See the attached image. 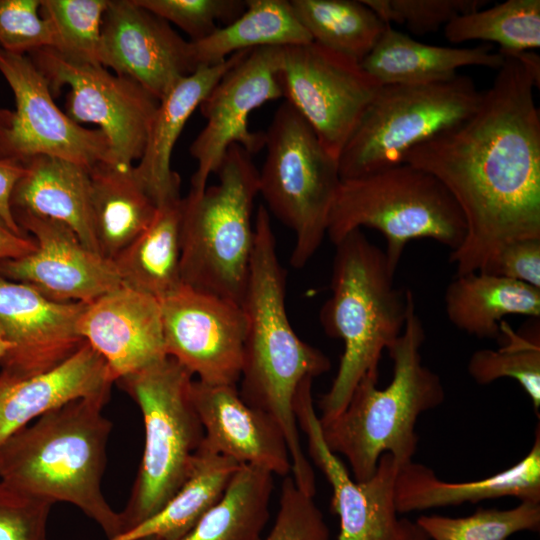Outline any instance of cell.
<instances>
[{"instance_id": "6da1fadb", "label": "cell", "mask_w": 540, "mask_h": 540, "mask_svg": "<svg viewBox=\"0 0 540 540\" xmlns=\"http://www.w3.org/2000/svg\"><path fill=\"white\" fill-rule=\"evenodd\" d=\"M504 61L476 111L411 148L408 163L435 176L466 225L450 253L456 275L486 272L508 243L540 238V113L535 85L514 57Z\"/></svg>"}, {"instance_id": "7a4b0ae2", "label": "cell", "mask_w": 540, "mask_h": 540, "mask_svg": "<svg viewBox=\"0 0 540 540\" xmlns=\"http://www.w3.org/2000/svg\"><path fill=\"white\" fill-rule=\"evenodd\" d=\"M254 247L242 308L247 317L241 398L271 415L285 436L292 478L304 493H316L315 474L306 457L293 409L300 383L331 369L330 359L301 340L292 328L285 305L286 273L277 251L270 213L261 204L254 218Z\"/></svg>"}, {"instance_id": "3957f363", "label": "cell", "mask_w": 540, "mask_h": 540, "mask_svg": "<svg viewBox=\"0 0 540 540\" xmlns=\"http://www.w3.org/2000/svg\"><path fill=\"white\" fill-rule=\"evenodd\" d=\"M110 394L72 400L18 430L0 445V480L32 496L80 509L105 533L121 531L102 479L112 422L104 416Z\"/></svg>"}, {"instance_id": "277c9868", "label": "cell", "mask_w": 540, "mask_h": 540, "mask_svg": "<svg viewBox=\"0 0 540 540\" xmlns=\"http://www.w3.org/2000/svg\"><path fill=\"white\" fill-rule=\"evenodd\" d=\"M425 336L409 290L404 329L387 348L393 363L389 384L380 389L379 374H368L338 415L325 421L319 419L327 447L347 459L353 479L358 482L372 477L383 454L392 455L399 465L412 461L419 441V416L444 401L439 375L422 363L420 349Z\"/></svg>"}, {"instance_id": "5b68a950", "label": "cell", "mask_w": 540, "mask_h": 540, "mask_svg": "<svg viewBox=\"0 0 540 540\" xmlns=\"http://www.w3.org/2000/svg\"><path fill=\"white\" fill-rule=\"evenodd\" d=\"M331 296L320 312L326 334L344 349L330 389L321 396L319 419L338 415L368 374H379L382 352L402 333L409 290L395 287L385 252L361 229L335 244Z\"/></svg>"}, {"instance_id": "8992f818", "label": "cell", "mask_w": 540, "mask_h": 540, "mask_svg": "<svg viewBox=\"0 0 540 540\" xmlns=\"http://www.w3.org/2000/svg\"><path fill=\"white\" fill-rule=\"evenodd\" d=\"M238 144L226 151L218 183L181 200L183 285L242 305L254 247L253 207L259 170Z\"/></svg>"}, {"instance_id": "52a82bcc", "label": "cell", "mask_w": 540, "mask_h": 540, "mask_svg": "<svg viewBox=\"0 0 540 540\" xmlns=\"http://www.w3.org/2000/svg\"><path fill=\"white\" fill-rule=\"evenodd\" d=\"M193 380L178 361L165 356L116 381L139 406L145 428L138 473L124 509L118 512L120 533L156 514L191 473L204 439L191 399Z\"/></svg>"}, {"instance_id": "ba28073f", "label": "cell", "mask_w": 540, "mask_h": 540, "mask_svg": "<svg viewBox=\"0 0 540 540\" xmlns=\"http://www.w3.org/2000/svg\"><path fill=\"white\" fill-rule=\"evenodd\" d=\"M362 227L385 237L384 252L393 271L410 241L432 239L452 252L466 234L463 215L445 186L427 171L404 162L341 179L326 235L335 245Z\"/></svg>"}, {"instance_id": "9c48e42d", "label": "cell", "mask_w": 540, "mask_h": 540, "mask_svg": "<svg viewBox=\"0 0 540 540\" xmlns=\"http://www.w3.org/2000/svg\"><path fill=\"white\" fill-rule=\"evenodd\" d=\"M266 157L259 194L269 213L295 234L290 263L304 267L326 236L329 214L341 184L338 160L286 100L265 131Z\"/></svg>"}, {"instance_id": "30bf717a", "label": "cell", "mask_w": 540, "mask_h": 540, "mask_svg": "<svg viewBox=\"0 0 540 540\" xmlns=\"http://www.w3.org/2000/svg\"><path fill=\"white\" fill-rule=\"evenodd\" d=\"M482 93L462 74L436 82L382 84L339 156L341 179L402 163L411 148L471 116Z\"/></svg>"}, {"instance_id": "8fae6325", "label": "cell", "mask_w": 540, "mask_h": 540, "mask_svg": "<svg viewBox=\"0 0 540 540\" xmlns=\"http://www.w3.org/2000/svg\"><path fill=\"white\" fill-rule=\"evenodd\" d=\"M278 77L283 97L337 160L382 85L361 63L313 41L281 47Z\"/></svg>"}, {"instance_id": "7c38bea8", "label": "cell", "mask_w": 540, "mask_h": 540, "mask_svg": "<svg viewBox=\"0 0 540 540\" xmlns=\"http://www.w3.org/2000/svg\"><path fill=\"white\" fill-rule=\"evenodd\" d=\"M51 91L67 85L66 114L93 123L107 137L116 167L129 169L143 155L159 100L136 81L101 65L78 64L51 48L30 53Z\"/></svg>"}, {"instance_id": "4fadbf2b", "label": "cell", "mask_w": 540, "mask_h": 540, "mask_svg": "<svg viewBox=\"0 0 540 540\" xmlns=\"http://www.w3.org/2000/svg\"><path fill=\"white\" fill-rule=\"evenodd\" d=\"M0 73L16 104L10 126L0 132V157L53 156L87 170L99 162L115 166L104 133L84 128L58 108L48 80L30 57L0 48Z\"/></svg>"}, {"instance_id": "5bb4252c", "label": "cell", "mask_w": 540, "mask_h": 540, "mask_svg": "<svg viewBox=\"0 0 540 540\" xmlns=\"http://www.w3.org/2000/svg\"><path fill=\"white\" fill-rule=\"evenodd\" d=\"M312 381L307 377L300 383L293 409L297 424L307 437L309 456L333 491L331 509L340 523L336 540H413L418 526L399 518L395 503L399 463L392 455L383 454L372 477L362 482L354 480L324 442L313 405Z\"/></svg>"}, {"instance_id": "9a60e30c", "label": "cell", "mask_w": 540, "mask_h": 540, "mask_svg": "<svg viewBox=\"0 0 540 540\" xmlns=\"http://www.w3.org/2000/svg\"><path fill=\"white\" fill-rule=\"evenodd\" d=\"M281 47H261L231 67L203 99L199 108L206 124L190 145L197 161L189 192H202L209 176L217 173L233 144L252 156L265 146V131L249 129L252 111L283 97L278 77Z\"/></svg>"}, {"instance_id": "2e32d148", "label": "cell", "mask_w": 540, "mask_h": 540, "mask_svg": "<svg viewBox=\"0 0 540 540\" xmlns=\"http://www.w3.org/2000/svg\"><path fill=\"white\" fill-rule=\"evenodd\" d=\"M159 302L167 356L198 381L237 386L248 326L242 306L183 284Z\"/></svg>"}, {"instance_id": "e0dca14e", "label": "cell", "mask_w": 540, "mask_h": 540, "mask_svg": "<svg viewBox=\"0 0 540 540\" xmlns=\"http://www.w3.org/2000/svg\"><path fill=\"white\" fill-rule=\"evenodd\" d=\"M13 215L36 248L1 261L2 276L30 285L53 301L86 304L123 284L113 260L87 248L64 223L20 210Z\"/></svg>"}, {"instance_id": "ac0fdd59", "label": "cell", "mask_w": 540, "mask_h": 540, "mask_svg": "<svg viewBox=\"0 0 540 540\" xmlns=\"http://www.w3.org/2000/svg\"><path fill=\"white\" fill-rule=\"evenodd\" d=\"M99 61L117 75L136 81L158 100L196 70L190 41L134 0H109Z\"/></svg>"}, {"instance_id": "d6986e66", "label": "cell", "mask_w": 540, "mask_h": 540, "mask_svg": "<svg viewBox=\"0 0 540 540\" xmlns=\"http://www.w3.org/2000/svg\"><path fill=\"white\" fill-rule=\"evenodd\" d=\"M85 307L83 302L53 301L0 274V335L13 346L0 361L1 372L29 377L68 359L85 342L78 332Z\"/></svg>"}, {"instance_id": "ffe728a7", "label": "cell", "mask_w": 540, "mask_h": 540, "mask_svg": "<svg viewBox=\"0 0 540 540\" xmlns=\"http://www.w3.org/2000/svg\"><path fill=\"white\" fill-rule=\"evenodd\" d=\"M78 332L105 360L114 383L167 356L160 302L124 284L86 304Z\"/></svg>"}, {"instance_id": "44dd1931", "label": "cell", "mask_w": 540, "mask_h": 540, "mask_svg": "<svg viewBox=\"0 0 540 540\" xmlns=\"http://www.w3.org/2000/svg\"><path fill=\"white\" fill-rule=\"evenodd\" d=\"M191 399L207 448L239 465L289 475L291 458L281 427L271 415L247 404L237 386L193 380Z\"/></svg>"}, {"instance_id": "7402d4cb", "label": "cell", "mask_w": 540, "mask_h": 540, "mask_svg": "<svg viewBox=\"0 0 540 540\" xmlns=\"http://www.w3.org/2000/svg\"><path fill=\"white\" fill-rule=\"evenodd\" d=\"M105 360L86 341L57 367L29 377L0 372V445L34 420L75 399L110 394Z\"/></svg>"}, {"instance_id": "603a6c76", "label": "cell", "mask_w": 540, "mask_h": 540, "mask_svg": "<svg viewBox=\"0 0 540 540\" xmlns=\"http://www.w3.org/2000/svg\"><path fill=\"white\" fill-rule=\"evenodd\" d=\"M249 50L234 53L221 63L199 66L181 78L159 100L141 159L133 174L157 207L181 199L180 177L171 169L175 144L192 113Z\"/></svg>"}, {"instance_id": "cb8c5ba5", "label": "cell", "mask_w": 540, "mask_h": 540, "mask_svg": "<svg viewBox=\"0 0 540 540\" xmlns=\"http://www.w3.org/2000/svg\"><path fill=\"white\" fill-rule=\"evenodd\" d=\"M501 497L540 502V429L530 451L516 464L491 476L462 482L440 479L420 463L400 465L395 483L398 513L479 503Z\"/></svg>"}, {"instance_id": "d4e9b609", "label": "cell", "mask_w": 540, "mask_h": 540, "mask_svg": "<svg viewBox=\"0 0 540 540\" xmlns=\"http://www.w3.org/2000/svg\"><path fill=\"white\" fill-rule=\"evenodd\" d=\"M22 162L25 173L13 190L12 211L62 222L87 248L99 253L90 203L89 170L46 155Z\"/></svg>"}, {"instance_id": "484cf974", "label": "cell", "mask_w": 540, "mask_h": 540, "mask_svg": "<svg viewBox=\"0 0 540 540\" xmlns=\"http://www.w3.org/2000/svg\"><path fill=\"white\" fill-rule=\"evenodd\" d=\"M503 55L488 45L457 48L414 40L388 25L361 66L381 84H418L443 81L465 66L498 70Z\"/></svg>"}, {"instance_id": "4316f807", "label": "cell", "mask_w": 540, "mask_h": 540, "mask_svg": "<svg viewBox=\"0 0 540 540\" xmlns=\"http://www.w3.org/2000/svg\"><path fill=\"white\" fill-rule=\"evenodd\" d=\"M445 312L457 329L477 338H498L504 317H540V289L502 276L456 275L444 294Z\"/></svg>"}, {"instance_id": "83f0119b", "label": "cell", "mask_w": 540, "mask_h": 540, "mask_svg": "<svg viewBox=\"0 0 540 540\" xmlns=\"http://www.w3.org/2000/svg\"><path fill=\"white\" fill-rule=\"evenodd\" d=\"M90 203L99 253L113 260L152 222L157 205L133 174L99 162L89 169Z\"/></svg>"}, {"instance_id": "f1b7e54d", "label": "cell", "mask_w": 540, "mask_h": 540, "mask_svg": "<svg viewBox=\"0 0 540 540\" xmlns=\"http://www.w3.org/2000/svg\"><path fill=\"white\" fill-rule=\"evenodd\" d=\"M239 464L203 442L180 490L153 516L107 540H180L223 495Z\"/></svg>"}, {"instance_id": "f546056e", "label": "cell", "mask_w": 540, "mask_h": 540, "mask_svg": "<svg viewBox=\"0 0 540 540\" xmlns=\"http://www.w3.org/2000/svg\"><path fill=\"white\" fill-rule=\"evenodd\" d=\"M244 11L198 41H190L192 61L211 66L239 51L312 42L287 0H246Z\"/></svg>"}, {"instance_id": "4dcf8cb0", "label": "cell", "mask_w": 540, "mask_h": 540, "mask_svg": "<svg viewBox=\"0 0 540 540\" xmlns=\"http://www.w3.org/2000/svg\"><path fill=\"white\" fill-rule=\"evenodd\" d=\"M181 200L159 206L149 226L113 259L124 285L158 301L182 286Z\"/></svg>"}, {"instance_id": "1f68e13d", "label": "cell", "mask_w": 540, "mask_h": 540, "mask_svg": "<svg viewBox=\"0 0 540 540\" xmlns=\"http://www.w3.org/2000/svg\"><path fill=\"white\" fill-rule=\"evenodd\" d=\"M273 474L240 465L221 498L180 540H258L269 519Z\"/></svg>"}, {"instance_id": "d6a6232c", "label": "cell", "mask_w": 540, "mask_h": 540, "mask_svg": "<svg viewBox=\"0 0 540 540\" xmlns=\"http://www.w3.org/2000/svg\"><path fill=\"white\" fill-rule=\"evenodd\" d=\"M290 3L313 42L359 63L388 26L362 0H291Z\"/></svg>"}, {"instance_id": "836d02e7", "label": "cell", "mask_w": 540, "mask_h": 540, "mask_svg": "<svg viewBox=\"0 0 540 540\" xmlns=\"http://www.w3.org/2000/svg\"><path fill=\"white\" fill-rule=\"evenodd\" d=\"M454 44L472 40L497 43L499 50H535L540 46V1L507 0L461 15L444 27Z\"/></svg>"}, {"instance_id": "e575fe53", "label": "cell", "mask_w": 540, "mask_h": 540, "mask_svg": "<svg viewBox=\"0 0 540 540\" xmlns=\"http://www.w3.org/2000/svg\"><path fill=\"white\" fill-rule=\"evenodd\" d=\"M505 343L498 349L475 351L468 362V372L480 385L500 378H512L530 398L534 410L540 408V334L537 326L515 332L506 321L500 325Z\"/></svg>"}, {"instance_id": "d590c367", "label": "cell", "mask_w": 540, "mask_h": 540, "mask_svg": "<svg viewBox=\"0 0 540 540\" xmlns=\"http://www.w3.org/2000/svg\"><path fill=\"white\" fill-rule=\"evenodd\" d=\"M109 0H40L48 22L51 49L78 64L100 65L102 23Z\"/></svg>"}, {"instance_id": "8d00e7d4", "label": "cell", "mask_w": 540, "mask_h": 540, "mask_svg": "<svg viewBox=\"0 0 540 540\" xmlns=\"http://www.w3.org/2000/svg\"><path fill=\"white\" fill-rule=\"evenodd\" d=\"M429 540H508L540 528V502L520 501L510 509L478 508L465 517L421 515L415 522Z\"/></svg>"}, {"instance_id": "74e56055", "label": "cell", "mask_w": 540, "mask_h": 540, "mask_svg": "<svg viewBox=\"0 0 540 540\" xmlns=\"http://www.w3.org/2000/svg\"><path fill=\"white\" fill-rule=\"evenodd\" d=\"M385 24H402L416 35L436 32L489 0H362Z\"/></svg>"}, {"instance_id": "f35d334b", "label": "cell", "mask_w": 540, "mask_h": 540, "mask_svg": "<svg viewBox=\"0 0 540 540\" xmlns=\"http://www.w3.org/2000/svg\"><path fill=\"white\" fill-rule=\"evenodd\" d=\"M139 6L173 23L198 41L212 34L217 22L225 25L235 20L245 9L241 0H134Z\"/></svg>"}, {"instance_id": "ab89813d", "label": "cell", "mask_w": 540, "mask_h": 540, "mask_svg": "<svg viewBox=\"0 0 540 540\" xmlns=\"http://www.w3.org/2000/svg\"><path fill=\"white\" fill-rule=\"evenodd\" d=\"M330 532L313 497L301 491L292 476L284 477L272 529L258 540H329Z\"/></svg>"}, {"instance_id": "60d3db41", "label": "cell", "mask_w": 540, "mask_h": 540, "mask_svg": "<svg viewBox=\"0 0 540 540\" xmlns=\"http://www.w3.org/2000/svg\"><path fill=\"white\" fill-rule=\"evenodd\" d=\"M52 44L51 28L40 14V0H0V48L25 55Z\"/></svg>"}, {"instance_id": "b9f144b4", "label": "cell", "mask_w": 540, "mask_h": 540, "mask_svg": "<svg viewBox=\"0 0 540 540\" xmlns=\"http://www.w3.org/2000/svg\"><path fill=\"white\" fill-rule=\"evenodd\" d=\"M53 505L0 480V540H48Z\"/></svg>"}, {"instance_id": "7bdbcfd3", "label": "cell", "mask_w": 540, "mask_h": 540, "mask_svg": "<svg viewBox=\"0 0 540 540\" xmlns=\"http://www.w3.org/2000/svg\"><path fill=\"white\" fill-rule=\"evenodd\" d=\"M540 289V238L505 245L486 272Z\"/></svg>"}, {"instance_id": "ee69618b", "label": "cell", "mask_w": 540, "mask_h": 540, "mask_svg": "<svg viewBox=\"0 0 540 540\" xmlns=\"http://www.w3.org/2000/svg\"><path fill=\"white\" fill-rule=\"evenodd\" d=\"M25 173V165L14 158L0 157V218L14 233L28 235L17 224L11 205V197L17 182Z\"/></svg>"}, {"instance_id": "f6af8a7d", "label": "cell", "mask_w": 540, "mask_h": 540, "mask_svg": "<svg viewBox=\"0 0 540 540\" xmlns=\"http://www.w3.org/2000/svg\"><path fill=\"white\" fill-rule=\"evenodd\" d=\"M35 248L32 237L14 233L0 218V262L23 257L32 253Z\"/></svg>"}, {"instance_id": "bcb514c9", "label": "cell", "mask_w": 540, "mask_h": 540, "mask_svg": "<svg viewBox=\"0 0 540 540\" xmlns=\"http://www.w3.org/2000/svg\"><path fill=\"white\" fill-rule=\"evenodd\" d=\"M499 51L517 59L531 77L535 88L540 87V56L535 50Z\"/></svg>"}, {"instance_id": "7dc6e473", "label": "cell", "mask_w": 540, "mask_h": 540, "mask_svg": "<svg viewBox=\"0 0 540 540\" xmlns=\"http://www.w3.org/2000/svg\"><path fill=\"white\" fill-rule=\"evenodd\" d=\"M13 114V111L0 108V132L10 126Z\"/></svg>"}, {"instance_id": "c3c4849f", "label": "cell", "mask_w": 540, "mask_h": 540, "mask_svg": "<svg viewBox=\"0 0 540 540\" xmlns=\"http://www.w3.org/2000/svg\"><path fill=\"white\" fill-rule=\"evenodd\" d=\"M13 346L0 335V361L12 350Z\"/></svg>"}, {"instance_id": "681fc988", "label": "cell", "mask_w": 540, "mask_h": 540, "mask_svg": "<svg viewBox=\"0 0 540 540\" xmlns=\"http://www.w3.org/2000/svg\"><path fill=\"white\" fill-rule=\"evenodd\" d=\"M417 525V524H416ZM413 540H429L427 535L418 527V530L413 538Z\"/></svg>"}]
</instances>
